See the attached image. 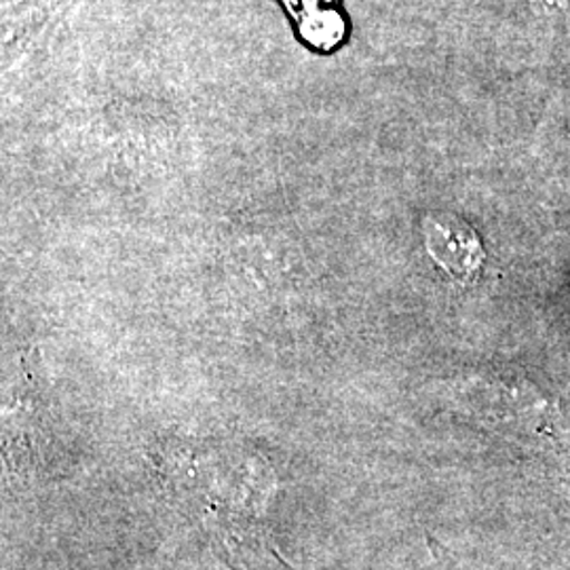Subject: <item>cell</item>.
Listing matches in <instances>:
<instances>
[{
  "mask_svg": "<svg viewBox=\"0 0 570 570\" xmlns=\"http://www.w3.org/2000/svg\"><path fill=\"white\" fill-rule=\"evenodd\" d=\"M294 13L298 30L308 45L332 49L345 39V20L334 7L336 0H284Z\"/></svg>",
  "mask_w": 570,
  "mask_h": 570,
  "instance_id": "1",
  "label": "cell"
},
{
  "mask_svg": "<svg viewBox=\"0 0 570 570\" xmlns=\"http://www.w3.org/2000/svg\"><path fill=\"white\" fill-rule=\"evenodd\" d=\"M428 244L431 254L438 263L450 268V271H468L471 266L469 261V244L465 239L463 228H454V225L444 223H428Z\"/></svg>",
  "mask_w": 570,
  "mask_h": 570,
  "instance_id": "2",
  "label": "cell"
}]
</instances>
